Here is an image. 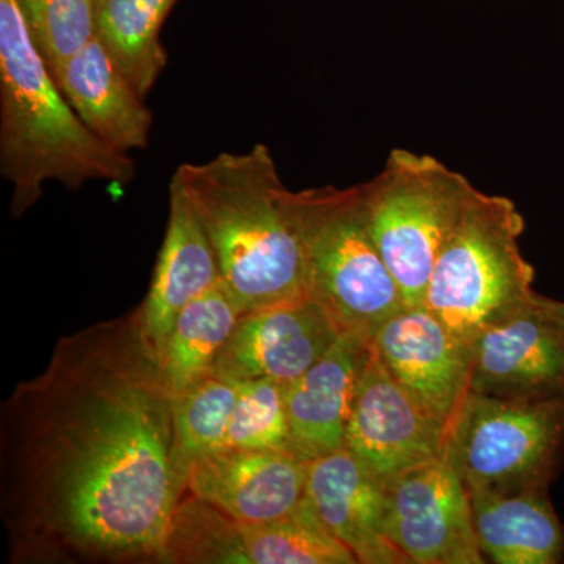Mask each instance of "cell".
Wrapping results in <instances>:
<instances>
[{"instance_id": "6da1fadb", "label": "cell", "mask_w": 564, "mask_h": 564, "mask_svg": "<svg viewBox=\"0 0 564 564\" xmlns=\"http://www.w3.org/2000/svg\"><path fill=\"white\" fill-rule=\"evenodd\" d=\"M174 395L135 311L62 336L0 413V516L14 564L163 563L187 492Z\"/></svg>"}, {"instance_id": "7a4b0ae2", "label": "cell", "mask_w": 564, "mask_h": 564, "mask_svg": "<svg viewBox=\"0 0 564 564\" xmlns=\"http://www.w3.org/2000/svg\"><path fill=\"white\" fill-rule=\"evenodd\" d=\"M172 180L202 223L221 282L242 314L307 295L302 245L272 151L220 152L182 163Z\"/></svg>"}, {"instance_id": "3957f363", "label": "cell", "mask_w": 564, "mask_h": 564, "mask_svg": "<svg viewBox=\"0 0 564 564\" xmlns=\"http://www.w3.org/2000/svg\"><path fill=\"white\" fill-rule=\"evenodd\" d=\"M0 174L13 187L17 220L40 202L47 182L77 192L88 182L128 185L137 174L132 155L104 143L66 101L17 0H0Z\"/></svg>"}, {"instance_id": "277c9868", "label": "cell", "mask_w": 564, "mask_h": 564, "mask_svg": "<svg viewBox=\"0 0 564 564\" xmlns=\"http://www.w3.org/2000/svg\"><path fill=\"white\" fill-rule=\"evenodd\" d=\"M285 209L302 245L307 295L340 334L372 343L406 303L375 243L361 185L288 188Z\"/></svg>"}, {"instance_id": "5b68a950", "label": "cell", "mask_w": 564, "mask_h": 564, "mask_svg": "<svg viewBox=\"0 0 564 564\" xmlns=\"http://www.w3.org/2000/svg\"><path fill=\"white\" fill-rule=\"evenodd\" d=\"M524 229L511 199L478 188L470 193L422 303L464 343L533 306L534 270L519 247Z\"/></svg>"}, {"instance_id": "8992f818", "label": "cell", "mask_w": 564, "mask_h": 564, "mask_svg": "<svg viewBox=\"0 0 564 564\" xmlns=\"http://www.w3.org/2000/svg\"><path fill=\"white\" fill-rule=\"evenodd\" d=\"M361 187L375 243L404 303L422 306L434 263L474 185L432 155L393 150Z\"/></svg>"}, {"instance_id": "52a82bcc", "label": "cell", "mask_w": 564, "mask_h": 564, "mask_svg": "<svg viewBox=\"0 0 564 564\" xmlns=\"http://www.w3.org/2000/svg\"><path fill=\"white\" fill-rule=\"evenodd\" d=\"M564 451V399L467 393L447 452L467 494L549 488Z\"/></svg>"}, {"instance_id": "ba28073f", "label": "cell", "mask_w": 564, "mask_h": 564, "mask_svg": "<svg viewBox=\"0 0 564 564\" xmlns=\"http://www.w3.org/2000/svg\"><path fill=\"white\" fill-rule=\"evenodd\" d=\"M386 533L408 564H484L469 494L451 455L383 481Z\"/></svg>"}, {"instance_id": "9c48e42d", "label": "cell", "mask_w": 564, "mask_h": 564, "mask_svg": "<svg viewBox=\"0 0 564 564\" xmlns=\"http://www.w3.org/2000/svg\"><path fill=\"white\" fill-rule=\"evenodd\" d=\"M448 430L426 414L370 344L348 419L345 447L383 484L447 451Z\"/></svg>"}, {"instance_id": "30bf717a", "label": "cell", "mask_w": 564, "mask_h": 564, "mask_svg": "<svg viewBox=\"0 0 564 564\" xmlns=\"http://www.w3.org/2000/svg\"><path fill=\"white\" fill-rule=\"evenodd\" d=\"M372 347L408 395L451 432L469 393V344L425 306H406L378 329Z\"/></svg>"}, {"instance_id": "8fae6325", "label": "cell", "mask_w": 564, "mask_h": 564, "mask_svg": "<svg viewBox=\"0 0 564 564\" xmlns=\"http://www.w3.org/2000/svg\"><path fill=\"white\" fill-rule=\"evenodd\" d=\"M343 336L313 296L303 295L243 314L215 362L229 380L272 378L292 383Z\"/></svg>"}, {"instance_id": "7c38bea8", "label": "cell", "mask_w": 564, "mask_h": 564, "mask_svg": "<svg viewBox=\"0 0 564 564\" xmlns=\"http://www.w3.org/2000/svg\"><path fill=\"white\" fill-rule=\"evenodd\" d=\"M470 347L469 392L564 399V328L538 306L481 333Z\"/></svg>"}, {"instance_id": "4fadbf2b", "label": "cell", "mask_w": 564, "mask_h": 564, "mask_svg": "<svg viewBox=\"0 0 564 564\" xmlns=\"http://www.w3.org/2000/svg\"><path fill=\"white\" fill-rule=\"evenodd\" d=\"M306 462L282 451H218L188 474L187 492L242 524L276 521L306 496Z\"/></svg>"}, {"instance_id": "5bb4252c", "label": "cell", "mask_w": 564, "mask_h": 564, "mask_svg": "<svg viewBox=\"0 0 564 564\" xmlns=\"http://www.w3.org/2000/svg\"><path fill=\"white\" fill-rule=\"evenodd\" d=\"M306 497L359 564H408L386 533L383 484L347 447L306 463Z\"/></svg>"}, {"instance_id": "9a60e30c", "label": "cell", "mask_w": 564, "mask_h": 564, "mask_svg": "<svg viewBox=\"0 0 564 564\" xmlns=\"http://www.w3.org/2000/svg\"><path fill=\"white\" fill-rule=\"evenodd\" d=\"M370 344L343 334L310 370L285 384L289 452L296 458L313 462L345 447Z\"/></svg>"}, {"instance_id": "2e32d148", "label": "cell", "mask_w": 564, "mask_h": 564, "mask_svg": "<svg viewBox=\"0 0 564 564\" xmlns=\"http://www.w3.org/2000/svg\"><path fill=\"white\" fill-rule=\"evenodd\" d=\"M220 281L217 258L202 223L172 180L165 237L150 291L135 311L141 333L158 356L182 310Z\"/></svg>"}, {"instance_id": "e0dca14e", "label": "cell", "mask_w": 564, "mask_h": 564, "mask_svg": "<svg viewBox=\"0 0 564 564\" xmlns=\"http://www.w3.org/2000/svg\"><path fill=\"white\" fill-rule=\"evenodd\" d=\"M93 133L122 154L147 150L152 111L98 39L70 58L55 79Z\"/></svg>"}, {"instance_id": "ac0fdd59", "label": "cell", "mask_w": 564, "mask_h": 564, "mask_svg": "<svg viewBox=\"0 0 564 564\" xmlns=\"http://www.w3.org/2000/svg\"><path fill=\"white\" fill-rule=\"evenodd\" d=\"M475 540L486 562L556 564L564 560V525L549 488L469 496Z\"/></svg>"}, {"instance_id": "d6986e66", "label": "cell", "mask_w": 564, "mask_h": 564, "mask_svg": "<svg viewBox=\"0 0 564 564\" xmlns=\"http://www.w3.org/2000/svg\"><path fill=\"white\" fill-rule=\"evenodd\" d=\"M242 315L221 281L182 310L159 356L163 380L174 397L214 373L215 362Z\"/></svg>"}, {"instance_id": "ffe728a7", "label": "cell", "mask_w": 564, "mask_h": 564, "mask_svg": "<svg viewBox=\"0 0 564 564\" xmlns=\"http://www.w3.org/2000/svg\"><path fill=\"white\" fill-rule=\"evenodd\" d=\"M180 0H96V39L147 98L166 68L161 33Z\"/></svg>"}, {"instance_id": "44dd1931", "label": "cell", "mask_w": 564, "mask_h": 564, "mask_svg": "<svg viewBox=\"0 0 564 564\" xmlns=\"http://www.w3.org/2000/svg\"><path fill=\"white\" fill-rule=\"evenodd\" d=\"M240 381L210 375L174 397L173 463L187 488L193 464L220 448L239 397Z\"/></svg>"}, {"instance_id": "7402d4cb", "label": "cell", "mask_w": 564, "mask_h": 564, "mask_svg": "<svg viewBox=\"0 0 564 564\" xmlns=\"http://www.w3.org/2000/svg\"><path fill=\"white\" fill-rule=\"evenodd\" d=\"M248 564H356L355 555L315 513L304 496L276 521L242 524Z\"/></svg>"}, {"instance_id": "603a6c76", "label": "cell", "mask_w": 564, "mask_h": 564, "mask_svg": "<svg viewBox=\"0 0 564 564\" xmlns=\"http://www.w3.org/2000/svg\"><path fill=\"white\" fill-rule=\"evenodd\" d=\"M163 563L248 564L242 522L185 492L166 534Z\"/></svg>"}, {"instance_id": "cb8c5ba5", "label": "cell", "mask_w": 564, "mask_h": 564, "mask_svg": "<svg viewBox=\"0 0 564 564\" xmlns=\"http://www.w3.org/2000/svg\"><path fill=\"white\" fill-rule=\"evenodd\" d=\"M33 46L54 80L96 40V0H17Z\"/></svg>"}, {"instance_id": "d4e9b609", "label": "cell", "mask_w": 564, "mask_h": 564, "mask_svg": "<svg viewBox=\"0 0 564 564\" xmlns=\"http://www.w3.org/2000/svg\"><path fill=\"white\" fill-rule=\"evenodd\" d=\"M289 440L285 384L272 378L240 381L231 423L218 451L289 452Z\"/></svg>"}, {"instance_id": "484cf974", "label": "cell", "mask_w": 564, "mask_h": 564, "mask_svg": "<svg viewBox=\"0 0 564 564\" xmlns=\"http://www.w3.org/2000/svg\"><path fill=\"white\" fill-rule=\"evenodd\" d=\"M536 303L549 318H552V321L558 323L564 328V302L547 299V296L536 293Z\"/></svg>"}]
</instances>
